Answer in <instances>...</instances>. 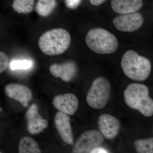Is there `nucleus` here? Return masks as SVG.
<instances>
[{"label": "nucleus", "mask_w": 153, "mask_h": 153, "mask_svg": "<svg viewBox=\"0 0 153 153\" xmlns=\"http://www.w3.org/2000/svg\"><path fill=\"white\" fill-rule=\"evenodd\" d=\"M52 102L55 108L60 111L71 115L76 112L79 106L78 99L72 93L56 96Z\"/></svg>", "instance_id": "nucleus-11"}, {"label": "nucleus", "mask_w": 153, "mask_h": 153, "mask_svg": "<svg viewBox=\"0 0 153 153\" xmlns=\"http://www.w3.org/2000/svg\"><path fill=\"white\" fill-rule=\"evenodd\" d=\"M49 71L54 77L60 78L65 82H70L76 76L77 67L74 62L68 61L61 64H52Z\"/></svg>", "instance_id": "nucleus-12"}, {"label": "nucleus", "mask_w": 153, "mask_h": 153, "mask_svg": "<svg viewBox=\"0 0 153 153\" xmlns=\"http://www.w3.org/2000/svg\"><path fill=\"white\" fill-rule=\"evenodd\" d=\"M103 141V137L100 131L96 130L87 131L82 133L76 141L73 152L90 153L92 149L101 146Z\"/></svg>", "instance_id": "nucleus-6"}, {"label": "nucleus", "mask_w": 153, "mask_h": 153, "mask_svg": "<svg viewBox=\"0 0 153 153\" xmlns=\"http://www.w3.org/2000/svg\"><path fill=\"white\" fill-rule=\"evenodd\" d=\"M36 0H13L12 7L19 14H28L33 11Z\"/></svg>", "instance_id": "nucleus-17"}, {"label": "nucleus", "mask_w": 153, "mask_h": 153, "mask_svg": "<svg viewBox=\"0 0 153 153\" xmlns=\"http://www.w3.org/2000/svg\"><path fill=\"white\" fill-rule=\"evenodd\" d=\"M105 0H90V2L94 6H97L102 4Z\"/></svg>", "instance_id": "nucleus-23"}, {"label": "nucleus", "mask_w": 153, "mask_h": 153, "mask_svg": "<svg viewBox=\"0 0 153 153\" xmlns=\"http://www.w3.org/2000/svg\"><path fill=\"white\" fill-rule=\"evenodd\" d=\"M126 104L133 109L138 111L147 117L153 115V100L149 95V88L141 83L129 84L124 91Z\"/></svg>", "instance_id": "nucleus-1"}, {"label": "nucleus", "mask_w": 153, "mask_h": 153, "mask_svg": "<svg viewBox=\"0 0 153 153\" xmlns=\"http://www.w3.org/2000/svg\"><path fill=\"white\" fill-rule=\"evenodd\" d=\"M19 153H40L38 144L30 137H23L19 143Z\"/></svg>", "instance_id": "nucleus-16"}, {"label": "nucleus", "mask_w": 153, "mask_h": 153, "mask_svg": "<svg viewBox=\"0 0 153 153\" xmlns=\"http://www.w3.org/2000/svg\"><path fill=\"white\" fill-rule=\"evenodd\" d=\"M27 122V129L30 134H37L43 131L48 126V121L42 118L38 112L37 105L33 104L25 115Z\"/></svg>", "instance_id": "nucleus-10"}, {"label": "nucleus", "mask_w": 153, "mask_h": 153, "mask_svg": "<svg viewBox=\"0 0 153 153\" xmlns=\"http://www.w3.org/2000/svg\"><path fill=\"white\" fill-rule=\"evenodd\" d=\"M111 4L115 13L123 14L138 11L142 7L143 1V0H111Z\"/></svg>", "instance_id": "nucleus-14"}, {"label": "nucleus", "mask_w": 153, "mask_h": 153, "mask_svg": "<svg viewBox=\"0 0 153 153\" xmlns=\"http://www.w3.org/2000/svg\"><path fill=\"white\" fill-rule=\"evenodd\" d=\"M0 111H2V109L1 108H0Z\"/></svg>", "instance_id": "nucleus-24"}, {"label": "nucleus", "mask_w": 153, "mask_h": 153, "mask_svg": "<svg viewBox=\"0 0 153 153\" xmlns=\"http://www.w3.org/2000/svg\"><path fill=\"white\" fill-rule=\"evenodd\" d=\"M6 95L10 98L19 101L25 107L29 105L33 98L31 90L26 85L17 83H10L5 86Z\"/></svg>", "instance_id": "nucleus-9"}, {"label": "nucleus", "mask_w": 153, "mask_h": 153, "mask_svg": "<svg viewBox=\"0 0 153 153\" xmlns=\"http://www.w3.org/2000/svg\"><path fill=\"white\" fill-rule=\"evenodd\" d=\"M57 5V0H38L35 9L39 16L47 17L52 13Z\"/></svg>", "instance_id": "nucleus-15"}, {"label": "nucleus", "mask_w": 153, "mask_h": 153, "mask_svg": "<svg viewBox=\"0 0 153 153\" xmlns=\"http://www.w3.org/2000/svg\"><path fill=\"white\" fill-rule=\"evenodd\" d=\"M134 146L138 153H153V138L137 140L134 143Z\"/></svg>", "instance_id": "nucleus-18"}, {"label": "nucleus", "mask_w": 153, "mask_h": 153, "mask_svg": "<svg viewBox=\"0 0 153 153\" xmlns=\"http://www.w3.org/2000/svg\"><path fill=\"white\" fill-rule=\"evenodd\" d=\"M121 66L126 76L135 81H144L152 70L150 60L133 50H128L124 54Z\"/></svg>", "instance_id": "nucleus-3"}, {"label": "nucleus", "mask_w": 153, "mask_h": 153, "mask_svg": "<svg viewBox=\"0 0 153 153\" xmlns=\"http://www.w3.org/2000/svg\"><path fill=\"white\" fill-rule=\"evenodd\" d=\"M110 83L103 76L94 79L88 91L86 100L88 104L94 109H102L109 100L111 92Z\"/></svg>", "instance_id": "nucleus-5"}, {"label": "nucleus", "mask_w": 153, "mask_h": 153, "mask_svg": "<svg viewBox=\"0 0 153 153\" xmlns=\"http://www.w3.org/2000/svg\"><path fill=\"white\" fill-rule=\"evenodd\" d=\"M143 22L142 15L136 12L121 14L113 21L115 27L117 30L127 33L138 30L142 26Z\"/></svg>", "instance_id": "nucleus-7"}, {"label": "nucleus", "mask_w": 153, "mask_h": 153, "mask_svg": "<svg viewBox=\"0 0 153 153\" xmlns=\"http://www.w3.org/2000/svg\"><path fill=\"white\" fill-rule=\"evenodd\" d=\"M33 65V61L31 60H13L10 63V68L12 70H28Z\"/></svg>", "instance_id": "nucleus-19"}, {"label": "nucleus", "mask_w": 153, "mask_h": 153, "mask_svg": "<svg viewBox=\"0 0 153 153\" xmlns=\"http://www.w3.org/2000/svg\"><path fill=\"white\" fill-rule=\"evenodd\" d=\"M9 59L4 52L0 51V74L5 71L8 67Z\"/></svg>", "instance_id": "nucleus-20"}, {"label": "nucleus", "mask_w": 153, "mask_h": 153, "mask_svg": "<svg viewBox=\"0 0 153 153\" xmlns=\"http://www.w3.org/2000/svg\"><path fill=\"white\" fill-rule=\"evenodd\" d=\"M68 31L63 28L52 29L44 33L38 40V46L45 55L55 56L62 54L71 44Z\"/></svg>", "instance_id": "nucleus-2"}, {"label": "nucleus", "mask_w": 153, "mask_h": 153, "mask_svg": "<svg viewBox=\"0 0 153 153\" xmlns=\"http://www.w3.org/2000/svg\"><path fill=\"white\" fill-rule=\"evenodd\" d=\"M55 124L62 140L68 145L73 144V136L68 115L58 111L55 116Z\"/></svg>", "instance_id": "nucleus-13"}, {"label": "nucleus", "mask_w": 153, "mask_h": 153, "mask_svg": "<svg viewBox=\"0 0 153 153\" xmlns=\"http://www.w3.org/2000/svg\"><path fill=\"white\" fill-rule=\"evenodd\" d=\"M97 123L100 133L103 137L108 140L114 139L120 131V121L110 114H102L99 117Z\"/></svg>", "instance_id": "nucleus-8"}, {"label": "nucleus", "mask_w": 153, "mask_h": 153, "mask_svg": "<svg viewBox=\"0 0 153 153\" xmlns=\"http://www.w3.org/2000/svg\"><path fill=\"white\" fill-rule=\"evenodd\" d=\"M85 41L88 48L97 54H112L118 47L117 37L102 28H94L89 30L85 37Z\"/></svg>", "instance_id": "nucleus-4"}, {"label": "nucleus", "mask_w": 153, "mask_h": 153, "mask_svg": "<svg viewBox=\"0 0 153 153\" xmlns=\"http://www.w3.org/2000/svg\"><path fill=\"white\" fill-rule=\"evenodd\" d=\"M81 0H65V5L69 9L76 8L79 5Z\"/></svg>", "instance_id": "nucleus-21"}, {"label": "nucleus", "mask_w": 153, "mask_h": 153, "mask_svg": "<svg viewBox=\"0 0 153 153\" xmlns=\"http://www.w3.org/2000/svg\"><path fill=\"white\" fill-rule=\"evenodd\" d=\"M109 152V151L104 148L101 147L100 146L92 149L90 152V153H107Z\"/></svg>", "instance_id": "nucleus-22"}]
</instances>
